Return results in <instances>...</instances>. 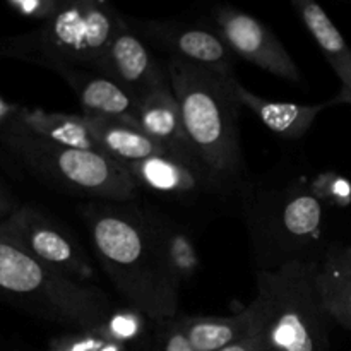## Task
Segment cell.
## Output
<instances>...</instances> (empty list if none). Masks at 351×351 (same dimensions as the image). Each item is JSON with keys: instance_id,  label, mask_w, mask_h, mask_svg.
Instances as JSON below:
<instances>
[{"instance_id": "obj_1", "label": "cell", "mask_w": 351, "mask_h": 351, "mask_svg": "<svg viewBox=\"0 0 351 351\" xmlns=\"http://www.w3.org/2000/svg\"><path fill=\"white\" fill-rule=\"evenodd\" d=\"M81 216L99 264L129 307L154 322L177 317L182 287L154 243L143 208L95 201L82 206Z\"/></svg>"}, {"instance_id": "obj_2", "label": "cell", "mask_w": 351, "mask_h": 351, "mask_svg": "<svg viewBox=\"0 0 351 351\" xmlns=\"http://www.w3.org/2000/svg\"><path fill=\"white\" fill-rule=\"evenodd\" d=\"M165 67L199 161L230 187L243 173L235 75L170 57Z\"/></svg>"}, {"instance_id": "obj_3", "label": "cell", "mask_w": 351, "mask_h": 351, "mask_svg": "<svg viewBox=\"0 0 351 351\" xmlns=\"http://www.w3.org/2000/svg\"><path fill=\"white\" fill-rule=\"evenodd\" d=\"M315 261H290L257 273L249 305L261 351H326L329 322L315 285Z\"/></svg>"}, {"instance_id": "obj_4", "label": "cell", "mask_w": 351, "mask_h": 351, "mask_svg": "<svg viewBox=\"0 0 351 351\" xmlns=\"http://www.w3.org/2000/svg\"><path fill=\"white\" fill-rule=\"evenodd\" d=\"M0 144L26 170L62 191L110 202H134L139 195L125 165L103 151L51 143L26 129L16 115L0 130Z\"/></svg>"}, {"instance_id": "obj_5", "label": "cell", "mask_w": 351, "mask_h": 351, "mask_svg": "<svg viewBox=\"0 0 351 351\" xmlns=\"http://www.w3.org/2000/svg\"><path fill=\"white\" fill-rule=\"evenodd\" d=\"M125 17L110 0H58L55 12L33 33L0 41V55L53 69L91 71Z\"/></svg>"}, {"instance_id": "obj_6", "label": "cell", "mask_w": 351, "mask_h": 351, "mask_svg": "<svg viewBox=\"0 0 351 351\" xmlns=\"http://www.w3.org/2000/svg\"><path fill=\"white\" fill-rule=\"evenodd\" d=\"M0 291L77 331H95L117 308L99 288L47 266L5 240H0Z\"/></svg>"}, {"instance_id": "obj_7", "label": "cell", "mask_w": 351, "mask_h": 351, "mask_svg": "<svg viewBox=\"0 0 351 351\" xmlns=\"http://www.w3.org/2000/svg\"><path fill=\"white\" fill-rule=\"evenodd\" d=\"M250 233L259 256L269 254V269L290 261H315L312 247L321 237L324 209L314 191L290 184L256 199Z\"/></svg>"}, {"instance_id": "obj_8", "label": "cell", "mask_w": 351, "mask_h": 351, "mask_svg": "<svg viewBox=\"0 0 351 351\" xmlns=\"http://www.w3.org/2000/svg\"><path fill=\"white\" fill-rule=\"evenodd\" d=\"M0 240L12 243L34 259L81 283L96 278L91 259L74 237L29 204L16 206L0 221Z\"/></svg>"}, {"instance_id": "obj_9", "label": "cell", "mask_w": 351, "mask_h": 351, "mask_svg": "<svg viewBox=\"0 0 351 351\" xmlns=\"http://www.w3.org/2000/svg\"><path fill=\"white\" fill-rule=\"evenodd\" d=\"M125 21L147 45L163 50L170 58L233 74L235 53L213 27L177 19Z\"/></svg>"}, {"instance_id": "obj_10", "label": "cell", "mask_w": 351, "mask_h": 351, "mask_svg": "<svg viewBox=\"0 0 351 351\" xmlns=\"http://www.w3.org/2000/svg\"><path fill=\"white\" fill-rule=\"evenodd\" d=\"M215 29L235 57L245 58L256 67L298 84L302 72L276 34L259 19L232 5H218L213 9Z\"/></svg>"}, {"instance_id": "obj_11", "label": "cell", "mask_w": 351, "mask_h": 351, "mask_svg": "<svg viewBox=\"0 0 351 351\" xmlns=\"http://www.w3.org/2000/svg\"><path fill=\"white\" fill-rule=\"evenodd\" d=\"M91 71L119 82L139 101L153 89L170 82L165 64H160L146 41L125 23L105 48Z\"/></svg>"}, {"instance_id": "obj_12", "label": "cell", "mask_w": 351, "mask_h": 351, "mask_svg": "<svg viewBox=\"0 0 351 351\" xmlns=\"http://www.w3.org/2000/svg\"><path fill=\"white\" fill-rule=\"evenodd\" d=\"M125 167L139 189H146L167 199L194 201L225 189L202 165L168 153L156 154Z\"/></svg>"}, {"instance_id": "obj_13", "label": "cell", "mask_w": 351, "mask_h": 351, "mask_svg": "<svg viewBox=\"0 0 351 351\" xmlns=\"http://www.w3.org/2000/svg\"><path fill=\"white\" fill-rule=\"evenodd\" d=\"M74 91L82 115L95 119L123 120L137 123L139 101L123 86L106 75L81 67H64L57 71Z\"/></svg>"}, {"instance_id": "obj_14", "label": "cell", "mask_w": 351, "mask_h": 351, "mask_svg": "<svg viewBox=\"0 0 351 351\" xmlns=\"http://www.w3.org/2000/svg\"><path fill=\"white\" fill-rule=\"evenodd\" d=\"M137 123L168 154L202 165L187 136L180 106L171 91L170 82L153 89L139 99Z\"/></svg>"}, {"instance_id": "obj_15", "label": "cell", "mask_w": 351, "mask_h": 351, "mask_svg": "<svg viewBox=\"0 0 351 351\" xmlns=\"http://www.w3.org/2000/svg\"><path fill=\"white\" fill-rule=\"evenodd\" d=\"M290 2L317 47L321 48L326 60L341 81V91L332 99V103L351 105V48L348 43L317 0H290Z\"/></svg>"}, {"instance_id": "obj_16", "label": "cell", "mask_w": 351, "mask_h": 351, "mask_svg": "<svg viewBox=\"0 0 351 351\" xmlns=\"http://www.w3.org/2000/svg\"><path fill=\"white\" fill-rule=\"evenodd\" d=\"M315 285L329 317L351 331V247L332 243L322 250Z\"/></svg>"}, {"instance_id": "obj_17", "label": "cell", "mask_w": 351, "mask_h": 351, "mask_svg": "<svg viewBox=\"0 0 351 351\" xmlns=\"http://www.w3.org/2000/svg\"><path fill=\"white\" fill-rule=\"evenodd\" d=\"M235 95L242 108L250 110L267 129L283 139H300L314 125L319 113L332 101L319 105H298V103L269 101L247 89L235 79Z\"/></svg>"}, {"instance_id": "obj_18", "label": "cell", "mask_w": 351, "mask_h": 351, "mask_svg": "<svg viewBox=\"0 0 351 351\" xmlns=\"http://www.w3.org/2000/svg\"><path fill=\"white\" fill-rule=\"evenodd\" d=\"M143 215L154 243L175 280L180 287L189 283L197 274L201 264L192 233L170 216L161 215L153 209L143 208Z\"/></svg>"}, {"instance_id": "obj_19", "label": "cell", "mask_w": 351, "mask_h": 351, "mask_svg": "<svg viewBox=\"0 0 351 351\" xmlns=\"http://www.w3.org/2000/svg\"><path fill=\"white\" fill-rule=\"evenodd\" d=\"M86 119L99 149L122 165L136 163L167 153L136 123L123 122V120L95 119V117H86Z\"/></svg>"}, {"instance_id": "obj_20", "label": "cell", "mask_w": 351, "mask_h": 351, "mask_svg": "<svg viewBox=\"0 0 351 351\" xmlns=\"http://www.w3.org/2000/svg\"><path fill=\"white\" fill-rule=\"evenodd\" d=\"M16 117L26 129L51 143L77 149L101 151L84 115L47 112L43 108H19Z\"/></svg>"}, {"instance_id": "obj_21", "label": "cell", "mask_w": 351, "mask_h": 351, "mask_svg": "<svg viewBox=\"0 0 351 351\" xmlns=\"http://www.w3.org/2000/svg\"><path fill=\"white\" fill-rule=\"evenodd\" d=\"M177 319L195 351H219L245 338L254 328V315L250 307H245L242 312L230 317L177 315Z\"/></svg>"}, {"instance_id": "obj_22", "label": "cell", "mask_w": 351, "mask_h": 351, "mask_svg": "<svg viewBox=\"0 0 351 351\" xmlns=\"http://www.w3.org/2000/svg\"><path fill=\"white\" fill-rule=\"evenodd\" d=\"M147 321H151V319L127 305L123 308H115L112 315L99 328L95 329V332H98L115 345L123 346L143 336V332L146 331Z\"/></svg>"}, {"instance_id": "obj_23", "label": "cell", "mask_w": 351, "mask_h": 351, "mask_svg": "<svg viewBox=\"0 0 351 351\" xmlns=\"http://www.w3.org/2000/svg\"><path fill=\"white\" fill-rule=\"evenodd\" d=\"M122 348L95 331H79L53 339L48 351H122Z\"/></svg>"}, {"instance_id": "obj_24", "label": "cell", "mask_w": 351, "mask_h": 351, "mask_svg": "<svg viewBox=\"0 0 351 351\" xmlns=\"http://www.w3.org/2000/svg\"><path fill=\"white\" fill-rule=\"evenodd\" d=\"M156 351H195L177 317L156 322Z\"/></svg>"}, {"instance_id": "obj_25", "label": "cell", "mask_w": 351, "mask_h": 351, "mask_svg": "<svg viewBox=\"0 0 351 351\" xmlns=\"http://www.w3.org/2000/svg\"><path fill=\"white\" fill-rule=\"evenodd\" d=\"M314 191L321 201H329L336 206H346L351 201V185L338 175H324Z\"/></svg>"}, {"instance_id": "obj_26", "label": "cell", "mask_w": 351, "mask_h": 351, "mask_svg": "<svg viewBox=\"0 0 351 351\" xmlns=\"http://www.w3.org/2000/svg\"><path fill=\"white\" fill-rule=\"evenodd\" d=\"M7 2L23 16L40 21H47L58 5V0H7Z\"/></svg>"}, {"instance_id": "obj_27", "label": "cell", "mask_w": 351, "mask_h": 351, "mask_svg": "<svg viewBox=\"0 0 351 351\" xmlns=\"http://www.w3.org/2000/svg\"><path fill=\"white\" fill-rule=\"evenodd\" d=\"M219 351H261L259 341H257L256 335H254V328H252V332L247 335L245 338L239 339V341H235L233 345H228L226 348Z\"/></svg>"}, {"instance_id": "obj_28", "label": "cell", "mask_w": 351, "mask_h": 351, "mask_svg": "<svg viewBox=\"0 0 351 351\" xmlns=\"http://www.w3.org/2000/svg\"><path fill=\"white\" fill-rule=\"evenodd\" d=\"M16 202H14V197L10 195V192L7 191L5 185L0 182V221H2L5 216H9L10 213L16 209Z\"/></svg>"}, {"instance_id": "obj_29", "label": "cell", "mask_w": 351, "mask_h": 351, "mask_svg": "<svg viewBox=\"0 0 351 351\" xmlns=\"http://www.w3.org/2000/svg\"><path fill=\"white\" fill-rule=\"evenodd\" d=\"M21 106L12 105V103H9V101H5L3 98H0V130H2L3 127L10 122V120H12V117L16 115L17 110Z\"/></svg>"}]
</instances>
